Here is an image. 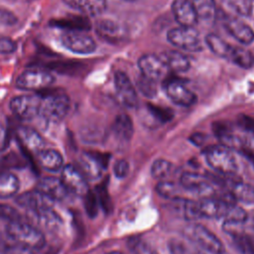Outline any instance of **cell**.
Here are the masks:
<instances>
[{"label":"cell","instance_id":"obj_1","mask_svg":"<svg viewBox=\"0 0 254 254\" xmlns=\"http://www.w3.org/2000/svg\"><path fill=\"white\" fill-rule=\"evenodd\" d=\"M6 234L14 242L33 250H40L45 247L46 237L44 233L34 225L16 220L8 222Z\"/></svg>","mask_w":254,"mask_h":254},{"label":"cell","instance_id":"obj_2","mask_svg":"<svg viewBox=\"0 0 254 254\" xmlns=\"http://www.w3.org/2000/svg\"><path fill=\"white\" fill-rule=\"evenodd\" d=\"M203 156L207 165L218 175L234 177L238 165L232 150L224 145H213L203 151Z\"/></svg>","mask_w":254,"mask_h":254},{"label":"cell","instance_id":"obj_3","mask_svg":"<svg viewBox=\"0 0 254 254\" xmlns=\"http://www.w3.org/2000/svg\"><path fill=\"white\" fill-rule=\"evenodd\" d=\"M70 109V99L64 92H52L42 96L40 115L48 123H59Z\"/></svg>","mask_w":254,"mask_h":254},{"label":"cell","instance_id":"obj_4","mask_svg":"<svg viewBox=\"0 0 254 254\" xmlns=\"http://www.w3.org/2000/svg\"><path fill=\"white\" fill-rule=\"evenodd\" d=\"M184 234L195 246L211 254H223L225 249L221 240L207 227L199 223H191L185 227Z\"/></svg>","mask_w":254,"mask_h":254},{"label":"cell","instance_id":"obj_5","mask_svg":"<svg viewBox=\"0 0 254 254\" xmlns=\"http://www.w3.org/2000/svg\"><path fill=\"white\" fill-rule=\"evenodd\" d=\"M42 104V95L21 94L14 96L9 102V108L12 113L22 121H30L40 115Z\"/></svg>","mask_w":254,"mask_h":254},{"label":"cell","instance_id":"obj_6","mask_svg":"<svg viewBox=\"0 0 254 254\" xmlns=\"http://www.w3.org/2000/svg\"><path fill=\"white\" fill-rule=\"evenodd\" d=\"M167 39L173 46L183 51L199 52L202 50L200 35L193 27L180 26L171 29L167 34Z\"/></svg>","mask_w":254,"mask_h":254},{"label":"cell","instance_id":"obj_7","mask_svg":"<svg viewBox=\"0 0 254 254\" xmlns=\"http://www.w3.org/2000/svg\"><path fill=\"white\" fill-rule=\"evenodd\" d=\"M55 81L52 72L46 69H27L15 81V87L21 90H41L49 87Z\"/></svg>","mask_w":254,"mask_h":254},{"label":"cell","instance_id":"obj_8","mask_svg":"<svg viewBox=\"0 0 254 254\" xmlns=\"http://www.w3.org/2000/svg\"><path fill=\"white\" fill-rule=\"evenodd\" d=\"M60 40L64 48L73 54L89 55L96 50L95 41L84 32L64 31Z\"/></svg>","mask_w":254,"mask_h":254},{"label":"cell","instance_id":"obj_9","mask_svg":"<svg viewBox=\"0 0 254 254\" xmlns=\"http://www.w3.org/2000/svg\"><path fill=\"white\" fill-rule=\"evenodd\" d=\"M164 89L167 96L178 105L189 107L196 101L195 94L188 87L187 83L180 78H166L164 80Z\"/></svg>","mask_w":254,"mask_h":254},{"label":"cell","instance_id":"obj_10","mask_svg":"<svg viewBox=\"0 0 254 254\" xmlns=\"http://www.w3.org/2000/svg\"><path fill=\"white\" fill-rule=\"evenodd\" d=\"M109 155L98 152H84L78 159V169L86 179H98L108 166Z\"/></svg>","mask_w":254,"mask_h":254},{"label":"cell","instance_id":"obj_11","mask_svg":"<svg viewBox=\"0 0 254 254\" xmlns=\"http://www.w3.org/2000/svg\"><path fill=\"white\" fill-rule=\"evenodd\" d=\"M138 66L142 75L155 82L165 80L169 72V68L162 58L154 54H146L140 57Z\"/></svg>","mask_w":254,"mask_h":254},{"label":"cell","instance_id":"obj_12","mask_svg":"<svg viewBox=\"0 0 254 254\" xmlns=\"http://www.w3.org/2000/svg\"><path fill=\"white\" fill-rule=\"evenodd\" d=\"M61 180L68 192L74 195L84 196L89 190L86 178L80 170L73 165L67 164L63 167Z\"/></svg>","mask_w":254,"mask_h":254},{"label":"cell","instance_id":"obj_13","mask_svg":"<svg viewBox=\"0 0 254 254\" xmlns=\"http://www.w3.org/2000/svg\"><path fill=\"white\" fill-rule=\"evenodd\" d=\"M15 202L22 208L26 209L29 213L34 214L42 210L52 208L55 200L40 190H29L18 195L15 199Z\"/></svg>","mask_w":254,"mask_h":254},{"label":"cell","instance_id":"obj_14","mask_svg":"<svg viewBox=\"0 0 254 254\" xmlns=\"http://www.w3.org/2000/svg\"><path fill=\"white\" fill-rule=\"evenodd\" d=\"M180 184L188 191L194 192L202 197L213 195V186L210 177H205L196 173L187 172L180 178Z\"/></svg>","mask_w":254,"mask_h":254},{"label":"cell","instance_id":"obj_15","mask_svg":"<svg viewBox=\"0 0 254 254\" xmlns=\"http://www.w3.org/2000/svg\"><path fill=\"white\" fill-rule=\"evenodd\" d=\"M114 85L120 101L128 108L138 106V95L134 85L127 74L123 71H116L114 74Z\"/></svg>","mask_w":254,"mask_h":254},{"label":"cell","instance_id":"obj_16","mask_svg":"<svg viewBox=\"0 0 254 254\" xmlns=\"http://www.w3.org/2000/svg\"><path fill=\"white\" fill-rule=\"evenodd\" d=\"M94 29L97 36L109 44L115 45L122 43L126 37L123 27L109 19H100L96 21Z\"/></svg>","mask_w":254,"mask_h":254},{"label":"cell","instance_id":"obj_17","mask_svg":"<svg viewBox=\"0 0 254 254\" xmlns=\"http://www.w3.org/2000/svg\"><path fill=\"white\" fill-rule=\"evenodd\" d=\"M223 26L225 30L240 44L249 45L254 41V31L242 20L226 16L223 19Z\"/></svg>","mask_w":254,"mask_h":254},{"label":"cell","instance_id":"obj_18","mask_svg":"<svg viewBox=\"0 0 254 254\" xmlns=\"http://www.w3.org/2000/svg\"><path fill=\"white\" fill-rule=\"evenodd\" d=\"M37 190L45 193L52 199L64 200L70 193L66 190L63 181L56 177H44L37 184Z\"/></svg>","mask_w":254,"mask_h":254},{"label":"cell","instance_id":"obj_19","mask_svg":"<svg viewBox=\"0 0 254 254\" xmlns=\"http://www.w3.org/2000/svg\"><path fill=\"white\" fill-rule=\"evenodd\" d=\"M172 11L180 26L193 27L197 23L198 19L190 0H174Z\"/></svg>","mask_w":254,"mask_h":254},{"label":"cell","instance_id":"obj_20","mask_svg":"<svg viewBox=\"0 0 254 254\" xmlns=\"http://www.w3.org/2000/svg\"><path fill=\"white\" fill-rule=\"evenodd\" d=\"M17 137L24 148L34 154H38L45 149V141L43 137L33 128L28 126H20L17 129Z\"/></svg>","mask_w":254,"mask_h":254},{"label":"cell","instance_id":"obj_21","mask_svg":"<svg viewBox=\"0 0 254 254\" xmlns=\"http://www.w3.org/2000/svg\"><path fill=\"white\" fill-rule=\"evenodd\" d=\"M63 2L84 16H98L107 6L106 0H63Z\"/></svg>","mask_w":254,"mask_h":254},{"label":"cell","instance_id":"obj_22","mask_svg":"<svg viewBox=\"0 0 254 254\" xmlns=\"http://www.w3.org/2000/svg\"><path fill=\"white\" fill-rule=\"evenodd\" d=\"M50 26L74 32H86L91 29V23L85 16L75 15H69L65 18L53 19L50 22Z\"/></svg>","mask_w":254,"mask_h":254},{"label":"cell","instance_id":"obj_23","mask_svg":"<svg viewBox=\"0 0 254 254\" xmlns=\"http://www.w3.org/2000/svg\"><path fill=\"white\" fill-rule=\"evenodd\" d=\"M39 165L48 172H58L64 167V158L62 154L55 149H43L37 155Z\"/></svg>","mask_w":254,"mask_h":254},{"label":"cell","instance_id":"obj_24","mask_svg":"<svg viewBox=\"0 0 254 254\" xmlns=\"http://www.w3.org/2000/svg\"><path fill=\"white\" fill-rule=\"evenodd\" d=\"M169 69L177 72L187 71L190 66L188 57L179 51H168L160 56Z\"/></svg>","mask_w":254,"mask_h":254},{"label":"cell","instance_id":"obj_25","mask_svg":"<svg viewBox=\"0 0 254 254\" xmlns=\"http://www.w3.org/2000/svg\"><path fill=\"white\" fill-rule=\"evenodd\" d=\"M112 131L119 140L129 141L134 131L131 118L127 114H119L112 124Z\"/></svg>","mask_w":254,"mask_h":254},{"label":"cell","instance_id":"obj_26","mask_svg":"<svg viewBox=\"0 0 254 254\" xmlns=\"http://www.w3.org/2000/svg\"><path fill=\"white\" fill-rule=\"evenodd\" d=\"M33 215L36 221L49 231H56L60 229L63 224L61 216L54 210L53 207L34 213Z\"/></svg>","mask_w":254,"mask_h":254},{"label":"cell","instance_id":"obj_27","mask_svg":"<svg viewBox=\"0 0 254 254\" xmlns=\"http://www.w3.org/2000/svg\"><path fill=\"white\" fill-rule=\"evenodd\" d=\"M20 189V182L16 175L8 172L0 173V198L14 196Z\"/></svg>","mask_w":254,"mask_h":254},{"label":"cell","instance_id":"obj_28","mask_svg":"<svg viewBox=\"0 0 254 254\" xmlns=\"http://www.w3.org/2000/svg\"><path fill=\"white\" fill-rule=\"evenodd\" d=\"M235 200L242 201L244 203H254V187L243 183L240 180H236L231 184V190H229Z\"/></svg>","mask_w":254,"mask_h":254},{"label":"cell","instance_id":"obj_29","mask_svg":"<svg viewBox=\"0 0 254 254\" xmlns=\"http://www.w3.org/2000/svg\"><path fill=\"white\" fill-rule=\"evenodd\" d=\"M228 60L243 68H251L254 65V55L241 47L232 46Z\"/></svg>","mask_w":254,"mask_h":254},{"label":"cell","instance_id":"obj_30","mask_svg":"<svg viewBox=\"0 0 254 254\" xmlns=\"http://www.w3.org/2000/svg\"><path fill=\"white\" fill-rule=\"evenodd\" d=\"M205 44L216 56L228 60L232 46L215 34H208L205 37Z\"/></svg>","mask_w":254,"mask_h":254},{"label":"cell","instance_id":"obj_31","mask_svg":"<svg viewBox=\"0 0 254 254\" xmlns=\"http://www.w3.org/2000/svg\"><path fill=\"white\" fill-rule=\"evenodd\" d=\"M232 239L242 254H254V238L238 229L229 232Z\"/></svg>","mask_w":254,"mask_h":254},{"label":"cell","instance_id":"obj_32","mask_svg":"<svg viewBox=\"0 0 254 254\" xmlns=\"http://www.w3.org/2000/svg\"><path fill=\"white\" fill-rule=\"evenodd\" d=\"M168 249L171 254H203L197 246L178 238H172L168 242Z\"/></svg>","mask_w":254,"mask_h":254},{"label":"cell","instance_id":"obj_33","mask_svg":"<svg viewBox=\"0 0 254 254\" xmlns=\"http://www.w3.org/2000/svg\"><path fill=\"white\" fill-rule=\"evenodd\" d=\"M197 19L209 20L216 14L214 0H190Z\"/></svg>","mask_w":254,"mask_h":254},{"label":"cell","instance_id":"obj_34","mask_svg":"<svg viewBox=\"0 0 254 254\" xmlns=\"http://www.w3.org/2000/svg\"><path fill=\"white\" fill-rule=\"evenodd\" d=\"M49 69L55 70L59 73L64 74H75L84 68V64L79 62L72 61H64V62H52L49 64Z\"/></svg>","mask_w":254,"mask_h":254},{"label":"cell","instance_id":"obj_35","mask_svg":"<svg viewBox=\"0 0 254 254\" xmlns=\"http://www.w3.org/2000/svg\"><path fill=\"white\" fill-rule=\"evenodd\" d=\"M35 250L12 241L0 238V254H35Z\"/></svg>","mask_w":254,"mask_h":254},{"label":"cell","instance_id":"obj_36","mask_svg":"<svg viewBox=\"0 0 254 254\" xmlns=\"http://www.w3.org/2000/svg\"><path fill=\"white\" fill-rule=\"evenodd\" d=\"M172 171H173L172 163L164 159L156 160L151 167L152 177L159 180L166 179L172 173Z\"/></svg>","mask_w":254,"mask_h":254},{"label":"cell","instance_id":"obj_37","mask_svg":"<svg viewBox=\"0 0 254 254\" xmlns=\"http://www.w3.org/2000/svg\"><path fill=\"white\" fill-rule=\"evenodd\" d=\"M225 4L236 14L244 17H248L252 13L251 0H224Z\"/></svg>","mask_w":254,"mask_h":254},{"label":"cell","instance_id":"obj_38","mask_svg":"<svg viewBox=\"0 0 254 254\" xmlns=\"http://www.w3.org/2000/svg\"><path fill=\"white\" fill-rule=\"evenodd\" d=\"M147 107L151 115L161 123H166L173 119V111L167 107H162L152 103H149Z\"/></svg>","mask_w":254,"mask_h":254},{"label":"cell","instance_id":"obj_39","mask_svg":"<svg viewBox=\"0 0 254 254\" xmlns=\"http://www.w3.org/2000/svg\"><path fill=\"white\" fill-rule=\"evenodd\" d=\"M137 87L139 89V91L146 97H153L157 94V86H156V82L145 77L144 75H140L137 78Z\"/></svg>","mask_w":254,"mask_h":254},{"label":"cell","instance_id":"obj_40","mask_svg":"<svg viewBox=\"0 0 254 254\" xmlns=\"http://www.w3.org/2000/svg\"><path fill=\"white\" fill-rule=\"evenodd\" d=\"M157 192L166 198H180L178 194L180 192L179 188L172 182H160L156 187Z\"/></svg>","mask_w":254,"mask_h":254},{"label":"cell","instance_id":"obj_41","mask_svg":"<svg viewBox=\"0 0 254 254\" xmlns=\"http://www.w3.org/2000/svg\"><path fill=\"white\" fill-rule=\"evenodd\" d=\"M83 197H84V207H85L86 213L91 218L95 217L97 215L98 208L100 206L97 196H96V193L94 191L88 190L87 193Z\"/></svg>","mask_w":254,"mask_h":254},{"label":"cell","instance_id":"obj_42","mask_svg":"<svg viewBox=\"0 0 254 254\" xmlns=\"http://www.w3.org/2000/svg\"><path fill=\"white\" fill-rule=\"evenodd\" d=\"M95 193H96L99 205L103 208V210L105 212H109L111 210L112 204H111L110 196H109L108 191H107L106 184L104 183V184H101L100 186H98L97 189H96Z\"/></svg>","mask_w":254,"mask_h":254},{"label":"cell","instance_id":"obj_43","mask_svg":"<svg viewBox=\"0 0 254 254\" xmlns=\"http://www.w3.org/2000/svg\"><path fill=\"white\" fill-rule=\"evenodd\" d=\"M0 218L5 219L8 222L22 220V217L16 208L3 203H0Z\"/></svg>","mask_w":254,"mask_h":254},{"label":"cell","instance_id":"obj_44","mask_svg":"<svg viewBox=\"0 0 254 254\" xmlns=\"http://www.w3.org/2000/svg\"><path fill=\"white\" fill-rule=\"evenodd\" d=\"M18 22L17 16L9 9L0 7V26L10 27Z\"/></svg>","mask_w":254,"mask_h":254},{"label":"cell","instance_id":"obj_45","mask_svg":"<svg viewBox=\"0 0 254 254\" xmlns=\"http://www.w3.org/2000/svg\"><path fill=\"white\" fill-rule=\"evenodd\" d=\"M129 169H130L129 163L126 160L120 159V160L116 161V163L114 164L113 173H114L116 178L123 179V178H125L128 175Z\"/></svg>","mask_w":254,"mask_h":254},{"label":"cell","instance_id":"obj_46","mask_svg":"<svg viewBox=\"0 0 254 254\" xmlns=\"http://www.w3.org/2000/svg\"><path fill=\"white\" fill-rule=\"evenodd\" d=\"M17 49V44L10 38L0 37V54H13Z\"/></svg>","mask_w":254,"mask_h":254},{"label":"cell","instance_id":"obj_47","mask_svg":"<svg viewBox=\"0 0 254 254\" xmlns=\"http://www.w3.org/2000/svg\"><path fill=\"white\" fill-rule=\"evenodd\" d=\"M134 254H158L151 246L143 241H136L131 247Z\"/></svg>","mask_w":254,"mask_h":254},{"label":"cell","instance_id":"obj_48","mask_svg":"<svg viewBox=\"0 0 254 254\" xmlns=\"http://www.w3.org/2000/svg\"><path fill=\"white\" fill-rule=\"evenodd\" d=\"M238 125L244 133H254V119L246 115H240Z\"/></svg>","mask_w":254,"mask_h":254},{"label":"cell","instance_id":"obj_49","mask_svg":"<svg viewBox=\"0 0 254 254\" xmlns=\"http://www.w3.org/2000/svg\"><path fill=\"white\" fill-rule=\"evenodd\" d=\"M8 145V131L5 125L0 122V153L3 152Z\"/></svg>","mask_w":254,"mask_h":254},{"label":"cell","instance_id":"obj_50","mask_svg":"<svg viewBox=\"0 0 254 254\" xmlns=\"http://www.w3.org/2000/svg\"><path fill=\"white\" fill-rule=\"evenodd\" d=\"M238 151L251 163V165H252L253 168H254V152L251 151V150L248 149V148H245V147H241Z\"/></svg>","mask_w":254,"mask_h":254},{"label":"cell","instance_id":"obj_51","mask_svg":"<svg viewBox=\"0 0 254 254\" xmlns=\"http://www.w3.org/2000/svg\"><path fill=\"white\" fill-rule=\"evenodd\" d=\"M190 140L193 144H195V145H197V146H200V145H202V144L204 143V141H205V135L202 134V133H194V134H192V136L190 138Z\"/></svg>","mask_w":254,"mask_h":254},{"label":"cell","instance_id":"obj_52","mask_svg":"<svg viewBox=\"0 0 254 254\" xmlns=\"http://www.w3.org/2000/svg\"><path fill=\"white\" fill-rule=\"evenodd\" d=\"M106 254H124V253H122L120 251H111V252H108Z\"/></svg>","mask_w":254,"mask_h":254},{"label":"cell","instance_id":"obj_53","mask_svg":"<svg viewBox=\"0 0 254 254\" xmlns=\"http://www.w3.org/2000/svg\"><path fill=\"white\" fill-rule=\"evenodd\" d=\"M252 227H253V229H254V216H253V218H252Z\"/></svg>","mask_w":254,"mask_h":254},{"label":"cell","instance_id":"obj_54","mask_svg":"<svg viewBox=\"0 0 254 254\" xmlns=\"http://www.w3.org/2000/svg\"><path fill=\"white\" fill-rule=\"evenodd\" d=\"M125 1H135V0H125Z\"/></svg>","mask_w":254,"mask_h":254}]
</instances>
